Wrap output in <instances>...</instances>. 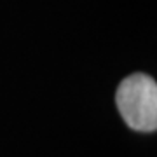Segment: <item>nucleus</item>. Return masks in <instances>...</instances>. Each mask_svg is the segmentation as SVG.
<instances>
[{
  "instance_id": "obj_1",
  "label": "nucleus",
  "mask_w": 157,
  "mask_h": 157,
  "mask_svg": "<svg viewBox=\"0 0 157 157\" xmlns=\"http://www.w3.org/2000/svg\"><path fill=\"white\" fill-rule=\"evenodd\" d=\"M115 103L131 129L154 133L157 128V84L147 73H131L119 84Z\"/></svg>"
}]
</instances>
